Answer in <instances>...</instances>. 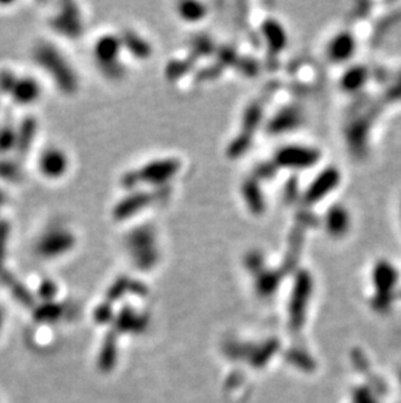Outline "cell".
I'll list each match as a JSON object with an SVG mask.
<instances>
[{
	"mask_svg": "<svg viewBox=\"0 0 401 403\" xmlns=\"http://www.w3.org/2000/svg\"><path fill=\"white\" fill-rule=\"evenodd\" d=\"M37 58L40 64L50 72L51 76L55 77L58 85L63 91L68 93L76 91L77 88L76 75L58 51L49 46H42L40 50L37 51Z\"/></svg>",
	"mask_w": 401,
	"mask_h": 403,
	"instance_id": "cell-1",
	"label": "cell"
},
{
	"mask_svg": "<svg viewBox=\"0 0 401 403\" xmlns=\"http://www.w3.org/2000/svg\"><path fill=\"white\" fill-rule=\"evenodd\" d=\"M178 172V162L166 160V161L152 162L149 166H145L143 170L136 174V178H132V181H141V182L162 183Z\"/></svg>",
	"mask_w": 401,
	"mask_h": 403,
	"instance_id": "cell-2",
	"label": "cell"
},
{
	"mask_svg": "<svg viewBox=\"0 0 401 403\" xmlns=\"http://www.w3.org/2000/svg\"><path fill=\"white\" fill-rule=\"evenodd\" d=\"M278 162L283 166H292V167H306L310 166L318 160V154L308 148H285L281 149L276 155Z\"/></svg>",
	"mask_w": 401,
	"mask_h": 403,
	"instance_id": "cell-3",
	"label": "cell"
},
{
	"mask_svg": "<svg viewBox=\"0 0 401 403\" xmlns=\"http://www.w3.org/2000/svg\"><path fill=\"white\" fill-rule=\"evenodd\" d=\"M40 170L46 176L58 178L67 172V155L58 149L46 151L40 158Z\"/></svg>",
	"mask_w": 401,
	"mask_h": 403,
	"instance_id": "cell-4",
	"label": "cell"
},
{
	"mask_svg": "<svg viewBox=\"0 0 401 403\" xmlns=\"http://www.w3.org/2000/svg\"><path fill=\"white\" fill-rule=\"evenodd\" d=\"M119 50H120V40L107 36L98 40L94 52L97 54V59L100 61V64L109 66V64H115L113 61L118 59Z\"/></svg>",
	"mask_w": 401,
	"mask_h": 403,
	"instance_id": "cell-5",
	"label": "cell"
},
{
	"mask_svg": "<svg viewBox=\"0 0 401 403\" xmlns=\"http://www.w3.org/2000/svg\"><path fill=\"white\" fill-rule=\"evenodd\" d=\"M336 182H338V175L336 174H333V172L323 174L322 176H320V179L313 184L310 192H309V197H310L311 202L318 200V197L322 196L323 193L326 195L327 192L331 190L333 183L336 184Z\"/></svg>",
	"mask_w": 401,
	"mask_h": 403,
	"instance_id": "cell-6",
	"label": "cell"
},
{
	"mask_svg": "<svg viewBox=\"0 0 401 403\" xmlns=\"http://www.w3.org/2000/svg\"><path fill=\"white\" fill-rule=\"evenodd\" d=\"M16 98L20 102L34 101L38 94L40 89L37 82L31 80H24L16 85Z\"/></svg>",
	"mask_w": 401,
	"mask_h": 403,
	"instance_id": "cell-7",
	"label": "cell"
},
{
	"mask_svg": "<svg viewBox=\"0 0 401 403\" xmlns=\"http://www.w3.org/2000/svg\"><path fill=\"white\" fill-rule=\"evenodd\" d=\"M179 12H180L182 19L188 21H196L200 20L205 16L206 10L200 3H182L180 4Z\"/></svg>",
	"mask_w": 401,
	"mask_h": 403,
	"instance_id": "cell-8",
	"label": "cell"
},
{
	"mask_svg": "<svg viewBox=\"0 0 401 403\" xmlns=\"http://www.w3.org/2000/svg\"><path fill=\"white\" fill-rule=\"evenodd\" d=\"M352 46H353V43H352V40L349 37L344 36V37L338 38L336 42L333 43V47H332L331 50L333 58H339V59L347 58L351 54Z\"/></svg>",
	"mask_w": 401,
	"mask_h": 403,
	"instance_id": "cell-9",
	"label": "cell"
},
{
	"mask_svg": "<svg viewBox=\"0 0 401 403\" xmlns=\"http://www.w3.org/2000/svg\"><path fill=\"white\" fill-rule=\"evenodd\" d=\"M329 223H330L331 231L338 234V232L341 231V229H344V226L347 227V215L340 209H336L330 217Z\"/></svg>",
	"mask_w": 401,
	"mask_h": 403,
	"instance_id": "cell-10",
	"label": "cell"
}]
</instances>
